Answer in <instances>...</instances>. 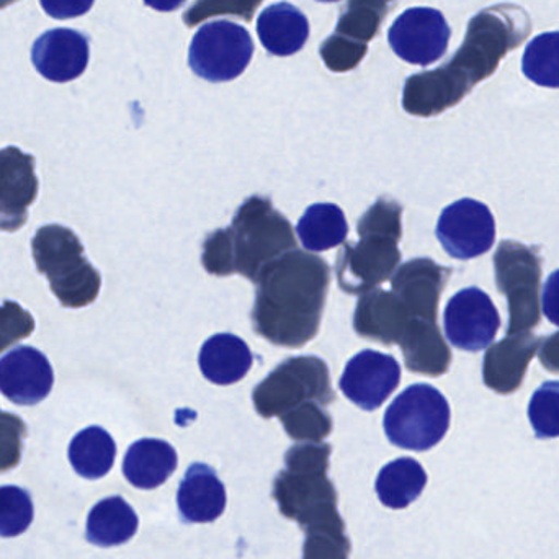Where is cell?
I'll return each instance as SVG.
<instances>
[{"label": "cell", "mask_w": 559, "mask_h": 559, "mask_svg": "<svg viewBox=\"0 0 559 559\" xmlns=\"http://www.w3.org/2000/svg\"><path fill=\"white\" fill-rule=\"evenodd\" d=\"M26 432L20 417L0 413V469L19 462L22 436Z\"/></svg>", "instance_id": "836d02e7"}, {"label": "cell", "mask_w": 559, "mask_h": 559, "mask_svg": "<svg viewBox=\"0 0 559 559\" xmlns=\"http://www.w3.org/2000/svg\"><path fill=\"white\" fill-rule=\"evenodd\" d=\"M177 504L186 522L209 524L225 512L226 489L212 466L193 463L177 492Z\"/></svg>", "instance_id": "d6986e66"}, {"label": "cell", "mask_w": 559, "mask_h": 559, "mask_svg": "<svg viewBox=\"0 0 559 559\" xmlns=\"http://www.w3.org/2000/svg\"><path fill=\"white\" fill-rule=\"evenodd\" d=\"M35 319L19 302L3 301L0 306V354L22 338L29 337Z\"/></svg>", "instance_id": "d6a6232c"}, {"label": "cell", "mask_w": 559, "mask_h": 559, "mask_svg": "<svg viewBox=\"0 0 559 559\" xmlns=\"http://www.w3.org/2000/svg\"><path fill=\"white\" fill-rule=\"evenodd\" d=\"M538 248L502 241L495 254L496 283L508 298V334L531 332L540 324L542 264Z\"/></svg>", "instance_id": "8992f818"}, {"label": "cell", "mask_w": 559, "mask_h": 559, "mask_svg": "<svg viewBox=\"0 0 559 559\" xmlns=\"http://www.w3.org/2000/svg\"><path fill=\"white\" fill-rule=\"evenodd\" d=\"M136 531V512L120 496L104 499L88 512L87 540L97 547L127 544Z\"/></svg>", "instance_id": "cb8c5ba5"}, {"label": "cell", "mask_w": 559, "mask_h": 559, "mask_svg": "<svg viewBox=\"0 0 559 559\" xmlns=\"http://www.w3.org/2000/svg\"><path fill=\"white\" fill-rule=\"evenodd\" d=\"M186 2L187 0H144L147 7L157 10V12H174Z\"/></svg>", "instance_id": "74e56055"}, {"label": "cell", "mask_w": 559, "mask_h": 559, "mask_svg": "<svg viewBox=\"0 0 559 559\" xmlns=\"http://www.w3.org/2000/svg\"><path fill=\"white\" fill-rule=\"evenodd\" d=\"M436 235L450 258L469 261L491 251L495 246V216L485 203L459 200L443 210Z\"/></svg>", "instance_id": "9c48e42d"}, {"label": "cell", "mask_w": 559, "mask_h": 559, "mask_svg": "<svg viewBox=\"0 0 559 559\" xmlns=\"http://www.w3.org/2000/svg\"><path fill=\"white\" fill-rule=\"evenodd\" d=\"M404 365L413 373L442 377L452 364V350L440 331L439 322L411 319L400 341Z\"/></svg>", "instance_id": "ffe728a7"}, {"label": "cell", "mask_w": 559, "mask_h": 559, "mask_svg": "<svg viewBox=\"0 0 559 559\" xmlns=\"http://www.w3.org/2000/svg\"><path fill=\"white\" fill-rule=\"evenodd\" d=\"M383 427L393 445L426 452L449 432V401L430 384H413L390 404Z\"/></svg>", "instance_id": "5b68a950"}, {"label": "cell", "mask_w": 559, "mask_h": 559, "mask_svg": "<svg viewBox=\"0 0 559 559\" xmlns=\"http://www.w3.org/2000/svg\"><path fill=\"white\" fill-rule=\"evenodd\" d=\"M427 485V473L413 459H397L388 463L377 479L380 501L390 509H404L419 498Z\"/></svg>", "instance_id": "4316f807"}, {"label": "cell", "mask_w": 559, "mask_h": 559, "mask_svg": "<svg viewBox=\"0 0 559 559\" xmlns=\"http://www.w3.org/2000/svg\"><path fill=\"white\" fill-rule=\"evenodd\" d=\"M409 322V311L393 289H370L355 305L354 331L358 337L386 347L400 344Z\"/></svg>", "instance_id": "ac0fdd59"}, {"label": "cell", "mask_w": 559, "mask_h": 559, "mask_svg": "<svg viewBox=\"0 0 559 559\" xmlns=\"http://www.w3.org/2000/svg\"><path fill=\"white\" fill-rule=\"evenodd\" d=\"M542 309L551 324L559 325V271L547 278L542 292Z\"/></svg>", "instance_id": "d590c367"}, {"label": "cell", "mask_w": 559, "mask_h": 559, "mask_svg": "<svg viewBox=\"0 0 559 559\" xmlns=\"http://www.w3.org/2000/svg\"><path fill=\"white\" fill-rule=\"evenodd\" d=\"M13 2H16V0H0V9H2V7L10 5V3Z\"/></svg>", "instance_id": "f35d334b"}, {"label": "cell", "mask_w": 559, "mask_h": 559, "mask_svg": "<svg viewBox=\"0 0 559 559\" xmlns=\"http://www.w3.org/2000/svg\"><path fill=\"white\" fill-rule=\"evenodd\" d=\"M43 10L52 19L68 20L85 15L95 0H39Z\"/></svg>", "instance_id": "e575fe53"}, {"label": "cell", "mask_w": 559, "mask_h": 559, "mask_svg": "<svg viewBox=\"0 0 559 559\" xmlns=\"http://www.w3.org/2000/svg\"><path fill=\"white\" fill-rule=\"evenodd\" d=\"M450 35L452 32L442 12L430 7H414L394 20L388 41L404 61L429 66L445 55Z\"/></svg>", "instance_id": "8fae6325"}, {"label": "cell", "mask_w": 559, "mask_h": 559, "mask_svg": "<svg viewBox=\"0 0 559 559\" xmlns=\"http://www.w3.org/2000/svg\"><path fill=\"white\" fill-rule=\"evenodd\" d=\"M400 381L401 367L393 355L364 350L345 365L338 388L361 409L374 411L394 393Z\"/></svg>", "instance_id": "7c38bea8"}, {"label": "cell", "mask_w": 559, "mask_h": 559, "mask_svg": "<svg viewBox=\"0 0 559 559\" xmlns=\"http://www.w3.org/2000/svg\"><path fill=\"white\" fill-rule=\"evenodd\" d=\"M538 358L547 370L559 373V332L544 338L540 350H538Z\"/></svg>", "instance_id": "8d00e7d4"}, {"label": "cell", "mask_w": 559, "mask_h": 559, "mask_svg": "<svg viewBox=\"0 0 559 559\" xmlns=\"http://www.w3.org/2000/svg\"><path fill=\"white\" fill-rule=\"evenodd\" d=\"M115 456L114 437L97 426L81 430L69 445V462L82 478H104L114 466Z\"/></svg>", "instance_id": "484cf974"}, {"label": "cell", "mask_w": 559, "mask_h": 559, "mask_svg": "<svg viewBox=\"0 0 559 559\" xmlns=\"http://www.w3.org/2000/svg\"><path fill=\"white\" fill-rule=\"evenodd\" d=\"M522 71L542 87L559 88V32L542 33L528 43Z\"/></svg>", "instance_id": "83f0119b"}, {"label": "cell", "mask_w": 559, "mask_h": 559, "mask_svg": "<svg viewBox=\"0 0 559 559\" xmlns=\"http://www.w3.org/2000/svg\"><path fill=\"white\" fill-rule=\"evenodd\" d=\"M331 269L309 251L286 252L265 265L255 285L251 321L255 334L278 347L301 348L318 335Z\"/></svg>", "instance_id": "6da1fadb"}, {"label": "cell", "mask_w": 559, "mask_h": 559, "mask_svg": "<svg viewBox=\"0 0 559 559\" xmlns=\"http://www.w3.org/2000/svg\"><path fill=\"white\" fill-rule=\"evenodd\" d=\"M545 337L532 332L508 334L502 341L486 348L483 361V380L489 390L499 394H511L522 386L528 364L540 350Z\"/></svg>", "instance_id": "2e32d148"}, {"label": "cell", "mask_w": 559, "mask_h": 559, "mask_svg": "<svg viewBox=\"0 0 559 559\" xmlns=\"http://www.w3.org/2000/svg\"><path fill=\"white\" fill-rule=\"evenodd\" d=\"M36 195L35 157L15 146L0 150V231H19Z\"/></svg>", "instance_id": "4fadbf2b"}, {"label": "cell", "mask_w": 559, "mask_h": 559, "mask_svg": "<svg viewBox=\"0 0 559 559\" xmlns=\"http://www.w3.org/2000/svg\"><path fill=\"white\" fill-rule=\"evenodd\" d=\"M226 229L231 248L235 274L252 283L265 265L286 252L298 249L293 226L275 210L269 197L252 195L245 200Z\"/></svg>", "instance_id": "7a4b0ae2"}, {"label": "cell", "mask_w": 559, "mask_h": 559, "mask_svg": "<svg viewBox=\"0 0 559 559\" xmlns=\"http://www.w3.org/2000/svg\"><path fill=\"white\" fill-rule=\"evenodd\" d=\"M252 401L265 419L280 417L308 401L328 406L335 401L328 365L314 355L286 358L255 386Z\"/></svg>", "instance_id": "277c9868"}, {"label": "cell", "mask_w": 559, "mask_h": 559, "mask_svg": "<svg viewBox=\"0 0 559 559\" xmlns=\"http://www.w3.org/2000/svg\"><path fill=\"white\" fill-rule=\"evenodd\" d=\"M258 35L271 55L292 56L308 41L309 22L292 3H274L259 15Z\"/></svg>", "instance_id": "7402d4cb"}, {"label": "cell", "mask_w": 559, "mask_h": 559, "mask_svg": "<svg viewBox=\"0 0 559 559\" xmlns=\"http://www.w3.org/2000/svg\"><path fill=\"white\" fill-rule=\"evenodd\" d=\"M450 275L452 269L443 267L432 259H413L397 267L390 282L411 319L437 322L440 296Z\"/></svg>", "instance_id": "9a60e30c"}, {"label": "cell", "mask_w": 559, "mask_h": 559, "mask_svg": "<svg viewBox=\"0 0 559 559\" xmlns=\"http://www.w3.org/2000/svg\"><path fill=\"white\" fill-rule=\"evenodd\" d=\"M39 274L49 280L52 293L66 308H84L97 299L100 274L85 259L81 239L61 225H46L32 241Z\"/></svg>", "instance_id": "3957f363"}, {"label": "cell", "mask_w": 559, "mask_h": 559, "mask_svg": "<svg viewBox=\"0 0 559 559\" xmlns=\"http://www.w3.org/2000/svg\"><path fill=\"white\" fill-rule=\"evenodd\" d=\"M400 241L388 236H361L360 241H345L335 261L338 288L347 295L361 296L393 277L401 264Z\"/></svg>", "instance_id": "ba28073f"}, {"label": "cell", "mask_w": 559, "mask_h": 559, "mask_svg": "<svg viewBox=\"0 0 559 559\" xmlns=\"http://www.w3.org/2000/svg\"><path fill=\"white\" fill-rule=\"evenodd\" d=\"M176 468V450L159 439L138 440L128 449L123 460L124 478L140 489L159 488Z\"/></svg>", "instance_id": "603a6c76"}, {"label": "cell", "mask_w": 559, "mask_h": 559, "mask_svg": "<svg viewBox=\"0 0 559 559\" xmlns=\"http://www.w3.org/2000/svg\"><path fill=\"white\" fill-rule=\"evenodd\" d=\"M252 364H254V355L249 345L241 337L229 332L210 337L202 345L199 355L203 377L219 386L241 381L251 370Z\"/></svg>", "instance_id": "44dd1931"}, {"label": "cell", "mask_w": 559, "mask_h": 559, "mask_svg": "<svg viewBox=\"0 0 559 559\" xmlns=\"http://www.w3.org/2000/svg\"><path fill=\"white\" fill-rule=\"evenodd\" d=\"M88 41L82 33L69 28L43 33L32 48L36 71L52 82H69L84 74L88 64Z\"/></svg>", "instance_id": "e0dca14e"}, {"label": "cell", "mask_w": 559, "mask_h": 559, "mask_svg": "<svg viewBox=\"0 0 559 559\" xmlns=\"http://www.w3.org/2000/svg\"><path fill=\"white\" fill-rule=\"evenodd\" d=\"M286 433L293 440H309L319 442L325 439L332 430V419L321 404L316 401L299 404L295 409L280 416Z\"/></svg>", "instance_id": "f1b7e54d"}, {"label": "cell", "mask_w": 559, "mask_h": 559, "mask_svg": "<svg viewBox=\"0 0 559 559\" xmlns=\"http://www.w3.org/2000/svg\"><path fill=\"white\" fill-rule=\"evenodd\" d=\"M302 248L309 252H324L344 245L348 235L344 212L332 203H316L306 210L296 226Z\"/></svg>", "instance_id": "d4e9b609"}, {"label": "cell", "mask_w": 559, "mask_h": 559, "mask_svg": "<svg viewBox=\"0 0 559 559\" xmlns=\"http://www.w3.org/2000/svg\"><path fill=\"white\" fill-rule=\"evenodd\" d=\"M528 419L537 439L559 437V381H545L528 404Z\"/></svg>", "instance_id": "f546056e"}, {"label": "cell", "mask_w": 559, "mask_h": 559, "mask_svg": "<svg viewBox=\"0 0 559 559\" xmlns=\"http://www.w3.org/2000/svg\"><path fill=\"white\" fill-rule=\"evenodd\" d=\"M254 56V43L245 26L215 20L200 26L190 43L189 66L209 82L239 78Z\"/></svg>", "instance_id": "52a82bcc"}, {"label": "cell", "mask_w": 559, "mask_h": 559, "mask_svg": "<svg viewBox=\"0 0 559 559\" xmlns=\"http://www.w3.org/2000/svg\"><path fill=\"white\" fill-rule=\"evenodd\" d=\"M358 236L380 235L401 241L403 206L390 199H378L357 223Z\"/></svg>", "instance_id": "1f68e13d"}, {"label": "cell", "mask_w": 559, "mask_h": 559, "mask_svg": "<svg viewBox=\"0 0 559 559\" xmlns=\"http://www.w3.org/2000/svg\"><path fill=\"white\" fill-rule=\"evenodd\" d=\"M443 328L450 344L460 350L479 352L495 341L501 318L488 293L469 286L460 289L447 302Z\"/></svg>", "instance_id": "30bf717a"}, {"label": "cell", "mask_w": 559, "mask_h": 559, "mask_svg": "<svg viewBox=\"0 0 559 559\" xmlns=\"http://www.w3.org/2000/svg\"><path fill=\"white\" fill-rule=\"evenodd\" d=\"M55 373L45 354L33 347H16L0 358V393L19 404L41 403L52 390Z\"/></svg>", "instance_id": "5bb4252c"}, {"label": "cell", "mask_w": 559, "mask_h": 559, "mask_svg": "<svg viewBox=\"0 0 559 559\" xmlns=\"http://www.w3.org/2000/svg\"><path fill=\"white\" fill-rule=\"evenodd\" d=\"M33 502L25 489L0 488V537H19L33 521Z\"/></svg>", "instance_id": "4dcf8cb0"}, {"label": "cell", "mask_w": 559, "mask_h": 559, "mask_svg": "<svg viewBox=\"0 0 559 559\" xmlns=\"http://www.w3.org/2000/svg\"><path fill=\"white\" fill-rule=\"evenodd\" d=\"M319 2H341V0H319Z\"/></svg>", "instance_id": "ab89813d"}]
</instances>
